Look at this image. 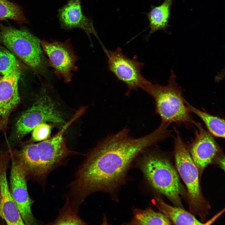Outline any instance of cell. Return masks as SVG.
I'll return each instance as SVG.
<instances>
[{
    "instance_id": "1",
    "label": "cell",
    "mask_w": 225,
    "mask_h": 225,
    "mask_svg": "<svg viewBox=\"0 0 225 225\" xmlns=\"http://www.w3.org/2000/svg\"><path fill=\"white\" fill-rule=\"evenodd\" d=\"M158 141L154 132L134 138L125 128L106 138L88 154L78 169L71 185L72 201L79 205L92 192L115 188L135 158Z\"/></svg>"
},
{
    "instance_id": "2",
    "label": "cell",
    "mask_w": 225,
    "mask_h": 225,
    "mask_svg": "<svg viewBox=\"0 0 225 225\" xmlns=\"http://www.w3.org/2000/svg\"><path fill=\"white\" fill-rule=\"evenodd\" d=\"M175 79L176 76L171 71L166 85L154 84L146 80L141 88L154 98L156 112L161 118L162 123L187 124L192 120L182 90Z\"/></svg>"
},
{
    "instance_id": "3",
    "label": "cell",
    "mask_w": 225,
    "mask_h": 225,
    "mask_svg": "<svg viewBox=\"0 0 225 225\" xmlns=\"http://www.w3.org/2000/svg\"><path fill=\"white\" fill-rule=\"evenodd\" d=\"M0 43L36 72L49 75V63L42 50L40 40L26 28L18 29L0 23Z\"/></svg>"
},
{
    "instance_id": "4",
    "label": "cell",
    "mask_w": 225,
    "mask_h": 225,
    "mask_svg": "<svg viewBox=\"0 0 225 225\" xmlns=\"http://www.w3.org/2000/svg\"><path fill=\"white\" fill-rule=\"evenodd\" d=\"M141 168L153 188L178 206H182L178 176L167 158L157 153L147 152L141 159Z\"/></svg>"
},
{
    "instance_id": "5",
    "label": "cell",
    "mask_w": 225,
    "mask_h": 225,
    "mask_svg": "<svg viewBox=\"0 0 225 225\" xmlns=\"http://www.w3.org/2000/svg\"><path fill=\"white\" fill-rule=\"evenodd\" d=\"M66 123L52 137L37 143V149L27 172V178L44 185L48 174L71 152L63 137L69 126Z\"/></svg>"
},
{
    "instance_id": "6",
    "label": "cell",
    "mask_w": 225,
    "mask_h": 225,
    "mask_svg": "<svg viewBox=\"0 0 225 225\" xmlns=\"http://www.w3.org/2000/svg\"><path fill=\"white\" fill-rule=\"evenodd\" d=\"M174 156L176 168L187 187L190 208L203 218L208 207L201 191L198 169L178 132L175 137Z\"/></svg>"
},
{
    "instance_id": "7",
    "label": "cell",
    "mask_w": 225,
    "mask_h": 225,
    "mask_svg": "<svg viewBox=\"0 0 225 225\" xmlns=\"http://www.w3.org/2000/svg\"><path fill=\"white\" fill-rule=\"evenodd\" d=\"M46 122L65 123L48 90L44 88L32 106L18 118L16 124V133L18 137H22L38 124Z\"/></svg>"
},
{
    "instance_id": "8",
    "label": "cell",
    "mask_w": 225,
    "mask_h": 225,
    "mask_svg": "<svg viewBox=\"0 0 225 225\" xmlns=\"http://www.w3.org/2000/svg\"><path fill=\"white\" fill-rule=\"evenodd\" d=\"M103 49L107 57L108 70L127 86L126 95H129L132 90L141 88L146 80L141 73L143 63L135 58H129L120 48L114 50L105 47Z\"/></svg>"
},
{
    "instance_id": "9",
    "label": "cell",
    "mask_w": 225,
    "mask_h": 225,
    "mask_svg": "<svg viewBox=\"0 0 225 225\" xmlns=\"http://www.w3.org/2000/svg\"><path fill=\"white\" fill-rule=\"evenodd\" d=\"M40 42L55 75L66 83L70 82L72 72L78 70L76 62L78 60L70 40L61 42L53 40L49 42L40 40Z\"/></svg>"
},
{
    "instance_id": "10",
    "label": "cell",
    "mask_w": 225,
    "mask_h": 225,
    "mask_svg": "<svg viewBox=\"0 0 225 225\" xmlns=\"http://www.w3.org/2000/svg\"><path fill=\"white\" fill-rule=\"evenodd\" d=\"M9 187L12 197L26 225L36 224L31 206L33 202L28 193L27 180L23 172L11 158Z\"/></svg>"
},
{
    "instance_id": "11",
    "label": "cell",
    "mask_w": 225,
    "mask_h": 225,
    "mask_svg": "<svg viewBox=\"0 0 225 225\" xmlns=\"http://www.w3.org/2000/svg\"><path fill=\"white\" fill-rule=\"evenodd\" d=\"M11 152L0 151V218L8 225H24L11 196L7 172Z\"/></svg>"
},
{
    "instance_id": "12",
    "label": "cell",
    "mask_w": 225,
    "mask_h": 225,
    "mask_svg": "<svg viewBox=\"0 0 225 225\" xmlns=\"http://www.w3.org/2000/svg\"><path fill=\"white\" fill-rule=\"evenodd\" d=\"M20 67L10 73L0 76V129L6 127L9 116L20 102L18 82Z\"/></svg>"
},
{
    "instance_id": "13",
    "label": "cell",
    "mask_w": 225,
    "mask_h": 225,
    "mask_svg": "<svg viewBox=\"0 0 225 225\" xmlns=\"http://www.w3.org/2000/svg\"><path fill=\"white\" fill-rule=\"evenodd\" d=\"M192 122L197 128L195 138L189 151L198 169L202 170L212 162L220 148L212 134L205 130L200 123Z\"/></svg>"
},
{
    "instance_id": "14",
    "label": "cell",
    "mask_w": 225,
    "mask_h": 225,
    "mask_svg": "<svg viewBox=\"0 0 225 225\" xmlns=\"http://www.w3.org/2000/svg\"><path fill=\"white\" fill-rule=\"evenodd\" d=\"M58 18L61 26L63 28L81 29L88 35L91 44L90 35L92 34L98 39L102 48L104 47L99 38L92 20L83 14L81 0H69L59 10Z\"/></svg>"
},
{
    "instance_id": "15",
    "label": "cell",
    "mask_w": 225,
    "mask_h": 225,
    "mask_svg": "<svg viewBox=\"0 0 225 225\" xmlns=\"http://www.w3.org/2000/svg\"><path fill=\"white\" fill-rule=\"evenodd\" d=\"M173 0H164L159 6L151 5V10L147 15L150 28L148 37L157 31L165 30L167 28Z\"/></svg>"
},
{
    "instance_id": "16",
    "label": "cell",
    "mask_w": 225,
    "mask_h": 225,
    "mask_svg": "<svg viewBox=\"0 0 225 225\" xmlns=\"http://www.w3.org/2000/svg\"><path fill=\"white\" fill-rule=\"evenodd\" d=\"M158 208L171 221L176 225H203L192 214L179 208L172 206L156 197Z\"/></svg>"
},
{
    "instance_id": "17",
    "label": "cell",
    "mask_w": 225,
    "mask_h": 225,
    "mask_svg": "<svg viewBox=\"0 0 225 225\" xmlns=\"http://www.w3.org/2000/svg\"><path fill=\"white\" fill-rule=\"evenodd\" d=\"M186 104L188 111L195 114L202 120L212 135L219 138H225V124L224 119L196 108L186 101Z\"/></svg>"
},
{
    "instance_id": "18",
    "label": "cell",
    "mask_w": 225,
    "mask_h": 225,
    "mask_svg": "<svg viewBox=\"0 0 225 225\" xmlns=\"http://www.w3.org/2000/svg\"><path fill=\"white\" fill-rule=\"evenodd\" d=\"M132 224L136 225H170L172 222L163 214L156 212L150 208L137 210L134 212Z\"/></svg>"
},
{
    "instance_id": "19",
    "label": "cell",
    "mask_w": 225,
    "mask_h": 225,
    "mask_svg": "<svg viewBox=\"0 0 225 225\" xmlns=\"http://www.w3.org/2000/svg\"><path fill=\"white\" fill-rule=\"evenodd\" d=\"M8 19L19 25L29 23L21 6L8 0H0V21Z\"/></svg>"
},
{
    "instance_id": "20",
    "label": "cell",
    "mask_w": 225,
    "mask_h": 225,
    "mask_svg": "<svg viewBox=\"0 0 225 225\" xmlns=\"http://www.w3.org/2000/svg\"><path fill=\"white\" fill-rule=\"evenodd\" d=\"M20 67L15 56L7 50L0 47V73L8 75Z\"/></svg>"
},
{
    "instance_id": "21",
    "label": "cell",
    "mask_w": 225,
    "mask_h": 225,
    "mask_svg": "<svg viewBox=\"0 0 225 225\" xmlns=\"http://www.w3.org/2000/svg\"><path fill=\"white\" fill-rule=\"evenodd\" d=\"M77 211L74 210L67 202L60 213L57 219L54 222L55 224H85V223L77 215Z\"/></svg>"
},
{
    "instance_id": "22",
    "label": "cell",
    "mask_w": 225,
    "mask_h": 225,
    "mask_svg": "<svg viewBox=\"0 0 225 225\" xmlns=\"http://www.w3.org/2000/svg\"><path fill=\"white\" fill-rule=\"evenodd\" d=\"M51 127L48 124L42 122L37 125L33 129L32 138L36 141L47 139L50 136Z\"/></svg>"
},
{
    "instance_id": "23",
    "label": "cell",
    "mask_w": 225,
    "mask_h": 225,
    "mask_svg": "<svg viewBox=\"0 0 225 225\" xmlns=\"http://www.w3.org/2000/svg\"><path fill=\"white\" fill-rule=\"evenodd\" d=\"M1 222V218H0V223Z\"/></svg>"
}]
</instances>
